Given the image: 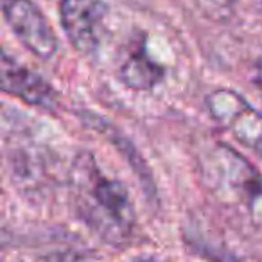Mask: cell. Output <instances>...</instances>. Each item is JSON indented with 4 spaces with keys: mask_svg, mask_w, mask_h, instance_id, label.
<instances>
[{
    "mask_svg": "<svg viewBox=\"0 0 262 262\" xmlns=\"http://www.w3.org/2000/svg\"><path fill=\"white\" fill-rule=\"evenodd\" d=\"M212 119L232 133L243 146L262 155V113L243 95L232 90H215L207 97Z\"/></svg>",
    "mask_w": 262,
    "mask_h": 262,
    "instance_id": "obj_3",
    "label": "cell"
},
{
    "mask_svg": "<svg viewBox=\"0 0 262 262\" xmlns=\"http://www.w3.org/2000/svg\"><path fill=\"white\" fill-rule=\"evenodd\" d=\"M198 8L212 22L226 24L235 13V0H196Z\"/></svg>",
    "mask_w": 262,
    "mask_h": 262,
    "instance_id": "obj_8",
    "label": "cell"
},
{
    "mask_svg": "<svg viewBox=\"0 0 262 262\" xmlns=\"http://www.w3.org/2000/svg\"><path fill=\"white\" fill-rule=\"evenodd\" d=\"M108 6L104 0H61L59 2V20L69 41L77 52L90 56L97 51L102 26Z\"/></svg>",
    "mask_w": 262,
    "mask_h": 262,
    "instance_id": "obj_5",
    "label": "cell"
},
{
    "mask_svg": "<svg viewBox=\"0 0 262 262\" xmlns=\"http://www.w3.org/2000/svg\"><path fill=\"white\" fill-rule=\"evenodd\" d=\"M119 76L126 86L135 90H149L164 79V67L153 61L147 56L146 49H139L126 58Z\"/></svg>",
    "mask_w": 262,
    "mask_h": 262,
    "instance_id": "obj_7",
    "label": "cell"
},
{
    "mask_svg": "<svg viewBox=\"0 0 262 262\" xmlns=\"http://www.w3.org/2000/svg\"><path fill=\"white\" fill-rule=\"evenodd\" d=\"M86 183L83 200L86 221L102 233L126 235L135 221V210L126 187L117 180L97 174L95 169H86Z\"/></svg>",
    "mask_w": 262,
    "mask_h": 262,
    "instance_id": "obj_2",
    "label": "cell"
},
{
    "mask_svg": "<svg viewBox=\"0 0 262 262\" xmlns=\"http://www.w3.org/2000/svg\"><path fill=\"white\" fill-rule=\"evenodd\" d=\"M0 83L6 94L15 95L31 106L51 108L56 102V94L51 84L8 52L0 58Z\"/></svg>",
    "mask_w": 262,
    "mask_h": 262,
    "instance_id": "obj_6",
    "label": "cell"
},
{
    "mask_svg": "<svg viewBox=\"0 0 262 262\" xmlns=\"http://www.w3.org/2000/svg\"><path fill=\"white\" fill-rule=\"evenodd\" d=\"M4 18L20 43L36 58L51 59L56 54V34L33 0H6Z\"/></svg>",
    "mask_w": 262,
    "mask_h": 262,
    "instance_id": "obj_4",
    "label": "cell"
},
{
    "mask_svg": "<svg viewBox=\"0 0 262 262\" xmlns=\"http://www.w3.org/2000/svg\"><path fill=\"white\" fill-rule=\"evenodd\" d=\"M208 178L217 192L241 201L258 230H262V176L233 149L217 146L207 158Z\"/></svg>",
    "mask_w": 262,
    "mask_h": 262,
    "instance_id": "obj_1",
    "label": "cell"
},
{
    "mask_svg": "<svg viewBox=\"0 0 262 262\" xmlns=\"http://www.w3.org/2000/svg\"><path fill=\"white\" fill-rule=\"evenodd\" d=\"M137 262H155V260H137Z\"/></svg>",
    "mask_w": 262,
    "mask_h": 262,
    "instance_id": "obj_10",
    "label": "cell"
},
{
    "mask_svg": "<svg viewBox=\"0 0 262 262\" xmlns=\"http://www.w3.org/2000/svg\"><path fill=\"white\" fill-rule=\"evenodd\" d=\"M47 262H88V260L76 253H58V255H52Z\"/></svg>",
    "mask_w": 262,
    "mask_h": 262,
    "instance_id": "obj_9",
    "label": "cell"
}]
</instances>
